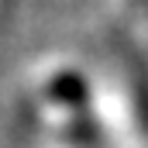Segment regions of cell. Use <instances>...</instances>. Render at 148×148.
<instances>
[{
  "label": "cell",
  "mask_w": 148,
  "mask_h": 148,
  "mask_svg": "<svg viewBox=\"0 0 148 148\" xmlns=\"http://www.w3.org/2000/svg\"><path fill=\"white\" fill-rule=\"evenodd\" d=\"M127 10H148V0H124Z\"/></svg>",
  "instance_id": "cell-1"
}]
</instances>
